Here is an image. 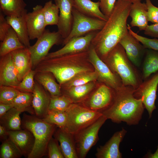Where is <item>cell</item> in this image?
<instances>
[{
    "instance_id": "2",
    "label": "cell",
    "mask_w": 158,
    "mask_h": 158,
    "mask_svg": "<svg viewBox=\"0 0 158 158\" xmlns=\"http://www.w3.org/2000/svg\"><path fill=\"white\" fill-rule=\"evenodd\" d=\"M34 70L51 73L61 86L79 73L95 70L88 51L44 59Z\"/></svg>"
},
{
    "instance_id": "5",
    "label": "cell",
    "mask_w": 158,
    "mask_h": 158,
    "mask_svg": "<svg viewBox=\"0 0 158 158\" xmlns=\"http://www.w3.org/2000/svg\"><path fill=\"white\" fill-rule=\"evenodd\" d=\"M21 126L24 129L30 131L35 139L33 149L28 158H40L47 155L48 144L57 126L36 116L26 114L23 115Z\"/></svg>"
},
{
    "instance_id": "19",
    "label": "cell",
    "mask_w": 158,
    "mask_h": 158,
    "mask_svg": "<svg viewBox=\"0 0 158 158\" xmlns=\"http://www.w3.org/2000/svg\"><path fill=\"white\" fill-rule=\"evenodd\" d=\"M32 92V107L36 116L43 118L48 114L51 96L43 87L35 80Z\"/></svg>"
},
{
    "instance_id": "28",
    "label": "cell",
    "mask_w": 158,
    "mask_h": 158,
    "mask_svg": "<svg viewBox=\"0 0 158 158\" xmlns=\"http://www.w3.org/2000/svg\"><path fill=\"white\" fill-rule=\"evenodd\" d=\"M94 86V83L91 82L84 85L72 87L64 90L62 94L68 97L74 103H80L89 95Z\"/></svg>"
},
{
    "instance_id": "16",
    "label": "cell",
    "mask_w": 158,
    "mask_h": 158,
    "mask_svg": "<svg viewBox=\"0 0 158 158\" xmlns=\"http://www.w3.org/2000/svg\"><path fill=\"white\" fill-rule=\"evenodd\" d=\"M119 43L131 62L135 66L139 67L146 49L128 31L121 38Z\"/></svg>"
},
{
    "instance_id": "21",
    "label": "cell",
    "mask_w": 158,
    "mask_h": 158,
    "mask_svg": "<svg viewBox=\"0 0 158 158\" xmlns=\"http://www.w3.org/2000/svg\"><path fill=\"white\" fill-rule=\"evenodd\" d=\"M11 53L17 71L18 79L20 82L33 69L31 54L29 48L26 47L16 50Z\"/></svg>"
},
{
    "instance_id": "11",
    "label": "cell",
    "mask_w": 158,
    "mask_h": 158,
    "mask_svg": "<svg viewBox=\"0 0 158 158\" xmlns=\"http://www.w3.org/2000/svg\"><path fill=\"white\" fill-rule=\"evenodd\" d=\"M115 94V90L103 83L79 103L91 110L102 113L111 105Z\"/></svg>"
},
{
    "instance_id": "22",
    "label": "cell",
    "mask_w": 158,
    "mask_h": 158,
    "mask_svg": "<svg viewBox=\"0 0 158 158\" xmlns=\"http://www.w3.org/2000/svg\"><path fill=\"white\" fill-rule=\"evenodd\" d=\"M54 135L60 143L65 158H78L73 134L64 128L58 127Z\"/></svg>"
},
{
    "instance_id": "1",
    "label": "cell",
    "mask_w": 158,
    "mask_h": 158,
    "mask_svg": "<svg viewBox=\"0 0 158 158\" xmlns=\"http://www.w3.org/2000/svg\"><path fill=\"white\" fill-rule=\"evenodd\" d=\"M132 4L125 0H118L104 26L92 39L91 44L102 60L128 32L127 21Z\"/></svg>"
},
{
    "instance_id": "14",
    "label": "cell",
    "mask_w": 158,
    "mask_h": 158,
    "mask_svg": "<svg viewBox=\"0 0 158 158\" xmlns=\"http://www.w3.org/2000/svg\"><path fill=\"white\" fill-rule=\"evenodd\" d=\"M59 9V19L58 31L63 40L70 34L72 27L73 7V0H54Z\"/></svg>"
},
{
    "instance_id": "34",
    "label": "cell",
    "mask_w": 158,
    "mask_h": 158,
    "mask_svg": "<svg viewBox=\"0 0 158 158\" xmlns=\"http://www.w3.org/2000/svg\"><path fill=\"white\" fill-rule=\"evenodd\" d=\"M42 11L46 26L57 25L59 19V9L51 0L46 2L43 6Z\"/></svg>"
},
{
    "instance_id": "15",
    "label": "cell",
    "mask_w": 158,
    "mask_h": 158,
    "mask_svg": "<svg viewBox=\"0 0 158 158\" xmlns=\"http://www.w3.org/2000/svg\"><path fill=\"white\" fill-rule=\"evenodd\" d=\"M43 6L37 5L32 11L27 13L25 20L30 40L37 39L46 30V26L42 11Z\"/></svg>"
},
{
    "instance_id": "47",
    "label": "cell",
    "mask_w": 158,
    "mask_h": 158,
    "mask_svg": "<svg viewBox=\"0 0 158 158\" xmlns=\"http://www.w3.org/2000/svg\"><path fill=\"white\" fill-rule=\"evenodd\" d=\"M9 138L8 131L2 125L0 124V139L2 142Z\"/></svg>"
},
{
    "instance_id": "39",
    "label": "cell",
    "mask_w": 158,
    "mask_h": 158,
    "mask_svg": "<svg viewBox=\"0 0 158 158\" xmlns=\"http://www.w3.org/2000/svg\"><path fill=\"white\" fill-rule=\"evenodd\" d=\"M35 71L34 70H31L15 88L20 92L32 93L35 83Z\"/></svg>"
},
{
    "instance_id": "7",
    "label": "cell",
    "mask_w": 158,
    "mask_h": 158,
    "mask_svg": "<svg viewBox=\"0 0 158 158\" xmlns=\"http://www.w3.org/2000/svg\"><path fill=\"white\" fill-rule=\"evenodd\" d=\"M104 115L93 123L74 135L78 158H85L99 140L98 133L107 120Z\"/></svg>"
},
{
    "instance_id": "30",
    "label": "cell",
    "mask_w": 158,
    "mask_h": 158,
    "mask_svg": "<svg viewBox=\"0 0 158 158\" xmlns=\"http://www.w3.org/2000/svg\"><path fill=\"white\" fill-rule=\"evenodd\" d=\"M24 0H0V11L6 16H20L27 11Z\"/></svg>"
},
{
    "instance_id": "25",
    "label": "cell",
    "mask_w": 158,
    "mask_h": 158,
    "mask_svg": "<svg viewBox=\"0 0 158 158\" xmlns=\"http://www.w3.org/2000/svg\"><path fill=\"white\" fill-rule=\"evenodd\" d=\"M73 7L80 12L87 16L107 21L108 17L101 11L99 1L91 0H73Z\"/></svg>"
},
{
    "instance_id": "37",
    "label": "cell",
    "mask_w": 158,
    "mask_h": 158,
    "mask_svg": "<svg viewBox=\"0 0 158 158\" xmlns=\"http://www.w3.org/2000/svg\"><path fill=\"white\" fill-rule=\"evenodd\" d=\"M46 122L64 128L66 124L67 117L65 111H49L43 118Z\"/></svg>"
},
{
    "instance_id": "33",
    "label": "cell",
    "mask_w": 158,
    "mask_h": 158,
    "mask_svg": "<svg viewBox=\"0 0 158 158\" xmlns=\"http://www.w3.org/2000/svg\"><path fill=\"white\" fill-rule=\"evenodd\" d=\"M32 93L20 92L12 104L14 107L21 113L28 111L32 114L35 113L32 107Z\"/></svg>"
},
{
    "instance_id": "32",
    "label": "cell",
    "mask_w": 158,
    "mask_h": 158,
    "mask_svg": "<svg viewBox=\"0 0 158 158\" xmlns=\"http://www.w3.org/2000/svg\"><path fill=\"white\" fill-rule=\"evenodd\" d=\"M98 79V75L95 70L81 73L62 85L61 90H65L71 87L84 85Z\"/></svg>"
},
{
    "instance_id": "35",
    "label": "cell",
    "mask_w": 158,
    "mask_h": 158,
    "mask_svg": "<svg viewBox=\"0 0 158 158\" xmlns=\"http://www.w3.org/2000/svg\"><path fill=\"white\" fill-rule=\"evenodd\" d=\"M73 103L71 99L65 95L51 96L48 112L66 111Z\"/></svg>"
},
{
    "instance_id": "38",
    "label": "cell",
    "mask_w": 158,
    "mask_h": 158,
    "mask_svg": "<svg viewBox=\"0 0 158 158\" xmlns=\"http://www.w3.org/2000/svg\"><path fill=\"white\" fill-rule=\"evenodd\" d=\"M20 91L15 87L8 86H0V103L12 104Z\"/></svg>"
},
{
    "instance_id": "12",
    "label": "cell",
    "mask_w": 158,
    "mask_h": 158,
    "mask_svg": "<svg viewBox=\"0 0 158 158\" xmlns=\"http://www.w3.org/2000/svg\"><path fill=\"white\" fill-rule=\"evenodd\" d=\"M158 86V72L142 82L133 92V95L135 98L141 99L145 108L148 112L149 118L156 108L155 101Z\"/></svg>"
},
{
    "instance_id": "42",
    "label": "cell",
    "mask_w": 158,
    "mask_h": 158,
    "mask_svg": "<svg viewBox=\"0 0 158 158\" xmlns=\"http://www.w3.org/2000/svg\"><path fill=\"white\" fill-rule=\"evenodd\" d=\"M145 4L148 21L153 24L158 23V7L154 5L150 0H146Z\"/></svg>"
},
{
    "instance_id": "13",
    "label": "cell",
    "mask_w": 158,
    "mask_h": 158,
    "mask_svg": "<svg viewBox=\"0 0 158 158\" xmlns=\"http://www.w3.org/2000/svg\"><path fill=\"white\" fill-rule=\"evenodd\" d=\"M97 32H93L84 36L71 39L61 49L49 53L44 59L88 51L92 41Z\"/></svg>"
},
{
    "instance_id": "8",
    "label": "cell",
    "mask_w": 158,
    "mask_h": 158,
    "mask_svg": "<svg viewBox=\"0 0 158 158\" xmlns=\"http://www.w3.org/2000/svg\"><path fill=\"white\" fill-rule=\"evenodd\" d=\"M72 29L68 37L63 40L62 44L63 46L73 38L99 31L106 22V21L86 15L74 7L72 10Z\"/></svg>"
},
{
    "instance_id": "6",
    "label": "cell",
    "mask_w": 158,
    "mask_h": 158,
    "mask_svg": "<svg viewBox=\"0 0 158 158\" xmlns=\"http://www.w3.org/2000/svg\"><path fill=\"white\" fill-rule=\"evenodd\" d=\"M65 112L67 120L64 128L73 135L93 123L102 115V113L91 110L79 103H72Z\"/></svg>"
},
{
    "instance_id": "27",
    "label": "cell",
    "mask_w": 158,
    "mask_h": 158,
    "mask_svg": "<svg viewBox=\"0 0 158 158\" xmlns=\"http://www.w3.org/2000/svg\"><path fill=\"white\" fill-rule=\"evenodd\" d=\"M25 47L20 41L15 31L11 27L1 43L0 56H4L14 51Z\"/></svg>"
},
{
    "instance_id": "23",
    "label": "cell",
    "mask_w": 158,
    "mask_h": 158,
    "mask_svg": "<svg viewBox=\"0 0 158 158\" xmlns=\"http://www.w3.org/2000/svg\"><path fill=\"white\" fill-rule=\"evenodd\" d=\"M27 11L20 16H6V20L15 31L20 41L25 47L30 45L25 20Z\"/></svg>"
},
{
    "instance_id": "17",
    "label": "cell",
    "mask_w": 158,
    "mask_h": 158,
    "mask_svg": "<svg viewBox=\"0 0 158 158\" xmlns=\"http://www.w3.org/2000/svg\"><path fill=\"white\" fill-rule=\"evenodd\" d=\"M20 82L11 52L0 56V86L15 87Z\"/></svg>"
},
{
    "instance_id": "43",
    "label": "cell",
    "mask_w": 158,
    "mask_h": 158,
    "mask_svg": "<svg viewBox=\"0 0 158 158\" xmlns=\"http://www.w3.org/2000/svg\"><path fill=\"white\" fill-rule=\"evenodd\" d=\"M118 0H99L102 12L108 17L112 12Z\"/></svg>"
},
{
    "instance_id": "46",
    "label": "cell",
    "mask_w": 158,
    "mask_h": 158,
    "mask_svg": "<svg viewBox=\"0 0 158 158\" xmlns=\"http://www.w3.org/2000/svg\"><path fill=\"white\" fill-rule=\"evenodd\" d=\"M13 106L12 104H5L0 103V117L5 114Z\"/></svg>"
},
{
    "instance_id": "10",
    "label": "cell",
    "mask_w": 158,
    "mask_h": 158,
    "mask_svg": "<svg viewBox=\"0 0 158 158\" xmlns=\"http://www.w3.org/2000/svg\"><path fill=\"white\" fill-rule=\"evenodd\" d=\"M88 53L89 61L97 73L98 79L115 90L119 89L123 85L119 76L100 58L91 44Z\"/></svg>"
},
{
    "instance_id": "36",
    "label": "cell",
    "mask_w": 158,
    "mask_h": 158,
    "mask_svg": "<svg viewBox=\"0 0 158 158\" xmlns=\"http://www.w3.org/2000/svg\"><path fill=\"white\" fill-rule=\"evenodd\" d=\"M22 156L20 151L9 138L2 142L0 146V158H19Z\"/></svg>"
},
{
    "instance_id": "4",
    "label": "cell",
    "mask_w": 158,
    "mask_h": 158,
    "mask_svg": "<svg viewBox=\"0 0 158 158\" xmlns=\"http://www.w3.org/2000/svg\"><path fill=\"white\" fill-rule=\"evenodd\" d=\"M102 60L119 76L123 86H131L135 89L142 83V77L135 66L130 60L119 43Z\"/></svg>"
},
{
    "instance_id": "49",
    "label": "cell",
    "mask_w": 158,
    "mask_h": 158,
    "mask_svg": "<svg viewBox=\"0 0 158 158\" xmlns=\"http://www.w3.org/2000/svg\"><path fill=\"white\" fill-rule=\"evenodd\" d=\"M131 2L132 4L138 2H141L142 0H125Z\"/></svg>"
},
{
    "instance_id": "9",
    "label": "cell",
    "mask_w": 158,
    "mask_h": 158,
    "mask_svg": "<svg viewBox=\"0 0 158 158\" xmlns=\"http://www.w3.org/2000/svg\"><path fill=\"white\" fill-rule=\"evenodd\" d=\"M35 43L29 48L32 62L33 69L44 59L54 45L62 44L63 39L60 33L46 30Z\"/></svg>"
},
{
    "instance_id": "24",
    "label": "cell",
    "mask_w": 158,
    "mask_h": 158,
    "mask_svg": "<svg viewBox=\"0 0 158 158\" xmlns=\"http://www.w3.org/2000/svg\"><path fill=\"white\" fill-rule=\"evenodd\" d=\"M129 16L132 18L131 27H137L140 30H145L148 25L145 3L138 2L132 4Z\"/></svg>"
},
{
    "instance_id": "29",
    "label": "cell",
    "mask_w": 158,
    "mask_h": 158,
    "mask_svg": "<svg viewBox=\"0 0 158 158\" xmlns=\"http://www.w3.org/2000/svg\"><path fill=\"white\" fill-rule=\"evenodd\" d=\"M158 72V51L146 49L142 66V80L149 78L152 73Z\"/></svg>"
},
{
    "instance_id": "44",
    "label": "cell",
    "mask_w": 158,
    "mask_h": 158,
    "mask_svg": "<svg viewBox=\"0 0 158 158\" xmlns=\"http://www.w3.org/2000/svg\"><path fill=\"white\" fill-rule=\"evenodd\" d=\"M5 15L0 12V40L2 41L11 27L7 22Z\"/></svg>"
},
{
    "instance_id": "41",
    "label": "cell",
    "mask_w": 158,
    "mask_h": 158,
    "mask_svg": "<svg viewBox=\"0 0 158 158\" xmlns=\"http://www.w3.org/2000/svg\"><path fill=\"white\" fill-rule=\"evenodd\" d=\"M47 155L49 158H64L58 141L52 137L47 147Z\"/></svg>"
},
{
    "instance_id": "20",
    "label": "cell",
    "mask_w": 158,
    "mask_h": 158,
    "mask_svg": "<svg viewBox=\"0 0 158 158\" xmlns=\"http://www.w3.org/2000/svg\"><path fill=\"white\" fill-rule=\"evenodd\" d=\"M8 134L9 138L16 144L23 155L28 158L35 145V139L33 134L25 129L8 131Z\"/></svg>"
},
{
    "instance_id": "45",
    "label": "cell",
    "mask_w": 158,
    "mask_h": 158,
    "mask_svg": "<svg viewBox=\"0 0 158 158\" xmlns=\"http://www.w3.org/2000/svg\"><path fill=\"white\" fill-rule=\"evenodd\" d=\"M144 33L147 35L158 39V23L148 25L144 30Z\"/></svg>"
},
{
    "instance_id": "3",
    "label": "cell",
    "mask_w": 158,
    "mask_h": 158,
    "mask_svg": "<svg viewBox=\"0 0 158 158\" xmlns=\"http://www.w3.org/2000/svg\"><path fill=\"white\" fill-rule=\"evenodd\" d=\"M134 90L131 86L123 85L115 90L111 104L102 112V114L115 123L123 122L129 126L138 124L142 118L145 107L141 99L134 97Z\"/></svg>"
},
{
    "instance_id": "48",
    "label": "cell",
    "mask_w": 158,
    "mask_h": 158,
    "mask_svg": "<svg viewBox=\"0 0 158 158\" xmlns=\"http://www.w3.org/2000/svg\"><path fill=\"white\" fill-rule=\"evenodd\" d=\"M157 149L154 153H152L148 152L145 156V157L147 158H158V145Z\"/></svg>"
},
{
    "instance_id": "31",
    "label": "cell",
    "mask_w": 158,
    "mask_h": 158,
    "mask_svg": "<svg viewBox=\"0 0 158 158\" xmlns=\"http://www.w3.org/2000/svg\"><path fill=\"white\" fill-rule=\"evenodd\" d=\"M21 112L13 107L0 117V124L8 131L21 129V121L20 116Z\"/></svg>"
},
{
    "instance_id": "26",
    "label": "cell",
    "mask_w": 158,
    "mask_h": 158,
    "mask_svg": "<svg viewBox=\"0 0 158 158\" xmlns=\"http://www.w3.org/2000/svg\"><path fill=\"white\" fill-rule=\"evenodd\" d=\"M55 78L53 75L49 72H35L34 76L35 80L42 86L51 96L62 95L61 86L56 82Z\"/></svg>"
},
{
    "instance_id": "40",
    "label": "cell",
    "mask_w": 158,
    "mask_h": 158,
    "mask_svg": "<svg viewBox=\"0 0 158 158\" xmlns=\"http://www.w3.org/2000/svg\"><path fill=\"white\" fill-rule=\"evenodd\" d=\"M128 32L141 43L146 49L158 51V39H150L140 35L134 32L129 25H127Z\"/></svg>"
},
{
    "instance_id": "18",
    "label": "cell",
    "mask_w": 158,
    "mask_h": 158,
    "mask_svg": "<svg viewBox=\"0 0 158 158\" xmlns=\"http://www.w3.org/2000/svg\"><path fill=\"white\" fill-rule=\"evenodd\" d=\"M126 132L124 128L115 132L105 144L97 148L96 157L97 158H122L119 145Z\"/></svg>"
}]
</instances>
